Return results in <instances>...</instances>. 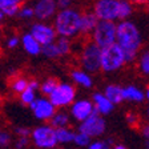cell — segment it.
Masks as SVG:
<instances>
[{"instance_id": "f35d334b", "label": "cell", "mask_w": 149, "mask_h": 149, "mask_svg": "<svg viewBox=\"0 0 149 149\" xmlns=\"http://www.w3.org/2000/svg\"><path fill=\"white\" fill-rule=\"evenodd\" d=\"M4 1H9V3L17 4V6H22V4L25 3V0H4Z\"/></svg>"}, {"instance_id": "ab89813d", "label": "cell", "mask_w": 149, "mask_h": 149, "mask_svg": "<svg viewBox=\"0 0 149 149\" xmlns=\"http://www.w3.org/2000/svg\"><path fill=\"white\" fill-rule=\"evenodd\" d=\"M112 148H115V149H127V145L117 143V144H113V145H112Z\"/></svg>"}, {"instance_id": "484cf974", "label": "cell", "mask_w": 149, "mask_h": 149, "mask_svg": "<svg viewBox=\"0 0 149 149\" xmlns=\"http://www.w3.org/2000/svg\"><path fill=\"white\" fill-rule=\"evenodd\" d=\"M112 145H113V140L112 139L97 137V139H92L88 148L89 149H109V148H112Z\"/></svg>"}, {"instance_id": "e575fe53", "label": "cell", "mask_w": 149, "mask_h": 149, "mask_svg": "<svg viewBox=\"0 0 149 149\" xmlns=\"http://www.w3.org/2000/svg\"><path fill=\"white\" fill-rule=\"evenodd\" d=\"M31 133V129H28L25 127H17L15 128V134L16 136H29Z\"/></svg>"}, {"instance_id": "30bf717a", "label": "cell", "mask_w": 149, "mask_h": 149, "mask_svg": "<svg viewBox=\"0 0 149 149\" xmlns=\"http://www.w3.org/2000/svg\"><path fill=\"white\" fill-rule=\"evenodd\" d=\"M28 107L31 109L32 115L35 116V118L41 123H48L57 109L52 104V101L48 99V96H43V95L37 96Z\"/></svg>"}, {"instance_id": "8d00e7d4", "label": "cell", "mask_w": 149, "mask_h": 149, "mask_svg": "<svg viewBox=\"0 0 149 149\" xmlns=\"http://www.w3.org/2000/svg\"><path fill=\"white\" fill-rule=\"evenodd\" d=\"M73 3H74V0H57L59 8H68V7H72Z\"/></svg>"}, {"instance_id": "60d3db41", "label": "cell", "mask_w": 149, "mask_h": 149, "mask_svg": "<svg viewBox=\"0 0 149 149\" xmlns=\"http://www.w3.org/2000/svg\"><path fill=\"white\" fill-rule=\"evenodd\" d=\"M144 97H145V100L149 102V85L144 89Z\"/></svg>"}, {"instance_id": "b9f144b4", "label": "cell", "mask_w": 149, "mask_h": 149, "mask_svg": "<svg viewBox=\"0 0 149 149\" xmlns=\"http://www.w3.org/2000/svg\"><path fill=\"white\" fill-rule=\"evenodd\" d=\"M3 19H4V15H3V13H1V12H0V23L3 22Z\"/></svg>"}, {"instance_id": "83f0119b", "label": "cell", "mask_w": 149, "mask_h": 149, "mask_svg": "<svg viewBox=\"0 0 149 149\" xmlns=\"http://www.w3.org/2000/svg\"><path fill=\"white\" fill-rule=\"evenodd\" d=\"M40 55L45 56L47 59H57L60 57L59 55V51H57V47H56L55 41L49 44H45V45H41V53Z\"/></svg>"}, {"instance_id": "4316f807", "label": "cell", "mask_w": 149, "mask_h": 149, "mask_svg": "<svg viewBox=\"0 0 149 149\" xmlns=\"http://www.w3.org/2000/svg\"><path fill=\"white\" fill-rule=\"evenodd\" d=\"M91 141H92V139H91L87 133H84V132L77 129V132H74L72 144H74L76 146H80V148H88Z\"/></svg>"}, {"instance_id": "44dd1931", "label": "cell", "mask_w": 149, "mask_h": 149, "mask_svg": "<svg viewBox=\"0 0 149 149\" xmlns=\"http://www.w3.org/2000/svg\"><path fill=\"white\" fill-rule=\"evenodd\" d=\"M53 128H63V127H69L71 124V115L68 112L61 111V109H56L51 120L48 121Z\"/></svg>"}, {"instance_id": "ffe728a7", "label": "cell", "mask_w": 149, "mask_h": 149, "mask_svg": "<svg viewBox=\"0 0 149 149\" xmlns=\"http://www.w3.org/2000/svg\"><path fill=\"white\" fill-rule=\"evenodd\" d=\"M104 95L115 105L124 102V99H123V87L118 85V84H108L105 87V89H104Z\"/></svg>"}, {"instance_id": "7a4b0ae2", "label": "cell", "mask_w": 149, "mask_h": 149, "mask_svg": "<svg viewBox=\"0 0 149 149\" xmlns=\"http://www.w3.org/2000/svg\"><path fill=\"white\" fill-rule=\"evenodd\" d=\"M92 12L99 20L117 23L133 15L134 6L129 0H95Z\"/></svg>"}, {"instance_id": "8fae6325", "label": "cell", "mask_w": 149, "mask_h": 149, "mask_svg": "<svg viewBox=\"0 0 149 149\" xmlns=\"http://www.w3.org/2000/svg\"><path fill=\"white\" fill-rule=\"evenodd\" d=\"M29 32L41 45L53 43L57 37V33H56L53 25L49 24L48 22H41V20H37L36 23H33L31 25Z\"/></svg>"}, {"instance_id": "f546056e", "label": "cell", "mask_w": 149, "mask_h": 149, "mask_svg": "<svg viewBox=\"0 0 149 149\" xmlns=\"http://www.w3.org/2000/svg\"><path fill=\"white\" fill-rule=\"evenodd\" d=\"M28 79L27 77H23V76H19V77H15L12 80V83H11V91H12L13 93H20L23 89H24L25 87L28 85Z\"/></svg>"}, {"instance_id": "cb8c5ba5", "label": "cell", "mask_w": 149, "mask_h": 149, "mask_svg": "<svg viewBox=\"0 0 149 149\" xmlns=\"http://www.w3.org/2000/svg\"><path fill=\"white\" fill-rule=\"evenodd\" d=\"M55 44H56V47H57L60 57H61V56H68L69 53L72 52V41L69 37L57 36L55 40Z\"/></svg>"}, {"instance_id": "6da1fadb", "label": "cell", "mask_w": 149, "mask_h": 149, "mask_svg": "<svg viewBox=\"0 0 149 149\" xmlns=\"http://www.w3.org/2000/svg\"><path fill=\"white\" fill-rule=\"evenodd\" d=\"M144 37L139 25L129 19L116 23V43L123 48L128 63H133L143 47Z\"/></svg>"}, {"instance_id": "f1b7e54d", "label": "cell", "mask_w": 149, "mask_h": 149, "mask_svg": "<svg viewBox=\"0 0 149 149\" xmlns=\"http://www.w3.org/2000/svg\"><path fill=\"white\" fill-rule=\"evenodd\" d=\"M16 16H19L22 20H31V19L35 17L33 7L28 6V4H22V6L19 7V11Z\"/></svg>"}, {"instance_id": "2e32d148", "label": "cell", "mask_w": 149, "mask_h": 149, "mask_svg": "<svg viewBox=\"0 0 149 149\" xmlns=\"http://www.w3.org/2000/svg\"><path fill=\"white\" fill-rule=\"evenodd\" d=\"M20 45L24 48V51L31 56H39L41 53V44L32 36L31 32L22 35L20 37Z\"/></svg>"}, {"instance_id": "52a82bcc", "label": "cell", "mask_w": 149, "mask_h": 149, "mask_svg": "<svg viewBox=\"0 0 149 149\" xmlns=\"http://www.w3.org/2000/svg\"><path fill=\"white\" fill-rule=\"evenodd\" d=\"M77 96V89L73 83H57L56 88L52 91L48 99L57 109H64L73 102Z\"/></svg>"}, {"instance_id": "836d02e7", "label": "cell", "mask_w": 149, "mask_h": 149, "mask_svg": "<svg viewBox=\"0 0 149 149\" xmlns=\"http://www.w3.org/2000/svg\"><path fill=\"white\" fill-rule=\"evenodd\" d=\"M139 116L136 115V113H132V112H130V113H128L127 115V123L129 125H132V127H136L137 124H139Z\"/></svg>"}, {"instance_id": "e0dca14e", "label": "cell", "mask_w": 149, "mask_h": 149, "mask_svg": "<svg viewBox=\"0 0 149 149\" xmlns=\"http://www.w3.org/2000/svg\"><path fill=\"white\" fill-rule=\"evenodd\" d=\"M123 99H124V101H128V102L140 104V102L145 101L144 89H141L137 85H133V84L125 85V87H123Z\"/></svg>"}, {"instance_id": "f6af8a7d", "label": "cell", "mask_w": 149, "mask_h": 149, "mask_svg": "<svg viewBox=\"0 0 149 149\" xmlns=\"http://www.w3.org/2000/svg\"><path fill=\"white\" fill-rule=\"evenodd\" d=\"M145 146H146V148L149 149V143H145Z\"/></svg>"}, {"instance_id": "d590c367", "label": "cell", "mask_w": 149, "mask_h": 149, "mask_svg": "<svg viewBox=\"0 0 149 149\" xmlns=\"http://www.w3.org/2000/svg\"><path fill=\"white\" fill-rule=\"evenodd\" d=\"M141 136L144 137L145 143H149V123H146L141 127Z\"/></svg>"}, {"instance_id": "277c9868", "label": "cell", "mask_w": 149, "mask_h": 149, "mask_svg": "<svg viewBox=\"0 0 149 149\" xmlns=\"http://www.w3.org/2000/svg\"><path fill=\"white\" fill-rule=\"evenodd\" d=\"M128 64L125 53L117 43L109 44L101 48L100 57V71L104 73H116Z\"/></svg>"}, {"instance_id": "7402d4cb", "label": "cell", "mask_w": 149, "mask_h": 149, "mask_svg": "<svg viewBox=\"0 0 149 149\" xmlns=\"http://www.w3.org/2000/svg\"><path fill=\"white\" fill-rule=\"evenodd\" d=\"M56 129V140H57V145H68L72 144L74 136V130L69 127L63 128H55Z\"/></svg>"}, {"instance_id": "4fadbf2b", "label": "cell", "mask_w": 149, "mask_h": 149, "mask_svg": "<svg viewBox=\"0 0 149 149\" xmlns=\"http://www.w3.org/2000/svg\"><path fill=\"white\" fill-rule=\"evenodd\" d=\"M32 7L35 11V19L41 22H49L59 9L57 0H36Z\"/></svg>"}, {"instance_id": "9c48e42d", "label": "cell", "mask_w": 149, "mask_h": 149, "mask_svg": "<svg viewBox=\"0 0 149 149\" xmlns=\"http://www.w3.org/2000/svg\"><path fill=\"white\" fill-rule=\"evenodd\" d=\"M79 130L87 133L91 139L101 137L107 130V120L104 118V116H101V115H99L97 112H95V113L91 115L88 118H85L84 121L79 123Z\"/></svg>"}, {"instance_id": "7c38bea8", "label": "cell", "mask_w": 149, "mask_h": 149, "mask_svg": "<svg viewBox=\"0 0 149 149\" xmlns=\"http://www.w3.org/2000/svg\"><path fill=\"white\" fill-rule=\"evenodd\" d=\"M95 107L89 99H74L69 105V115L76 123H81L95 113Z\"/></svg>"}, {"instance_id": "ee69618b", "label": "cell", "mask_w": 149, "mask_h": 149, "mask_svg": "<svg viewBox=\"0 0 149 149\" xmlns=\"http://www.w3.org/2000/svg\"><path fill=\"white\" fill-rule=\"evenodd\" d=\"M146 117H148V120H149V107L146 108Z\"/></svg>"}, {"instance_id": "3957f363", "label": "cell", "mask_w": 149, "mask_h": 149, "mask_svg": "<svg viewBox=\"0 0 149 149\" xmlns=\"http://www.w3.org/2000/svg\"><path fill=\"white\" fill-rule=\"evenodd\" d=\"M80 16L81 12L73 7L59 8L53 16V28L57 36H65L69 39L80 35Z\"/></svg>"}, {"instance_id": "4dcf8cb0", "label": "cell", "mask_w": 149, "mask_h": 149, "mask_svg": "<svg viewBox=\"0 0 149 149\" xmlns=\"http://www.w3.org/2000/svg\"><path fill=\"white\" fill-rule=\"evenodd\" d=\"M12 144V134L7 130H0V148H7Z\"/></svg>"}, {"instance_id": "7bdbcfd3", "label": "cell", "mask_w": 149, "mask_h": 149, "mask_svg": "<svg viewBox=\"0 0 149 149\" xmlns=\"http://www.w3.org/2000/svg\"><path fill=\"white\" fill-rule=\"evenodd\" d=\"M145 7H146V11H148V12H149V0H148V1H146Z\"/></svg>"}, {"instance_id": "d6a6232c", "label": "cell", "mask_w": 149, "mask_h": 149, "mask_svg": "<svg viewBox=\"0 0 149 149\" xmlns=\"http://www.w3.org/2000/svg\"><path fill=\"white\" fill-rule=\"evenodd\" d=\"M19 45H20V37H17L16 35L8 37V40H7V47H8L9 49H13V48H16V47H19Z\"/></svg>"}, {"instance_id": "d4e9b609", "label": "cell", "mask_w": 149, "mask_h": 149, "mask_svg": "<svg viewBox=\"0 0 149 149\" xmlns=\"http://www.w3.org/2000/svg\"><path fill=\"white\" fill-rule=\"evenodd\" d=\"M57 83H59L57 79L47 77L43 83H39V91H40V93L43 95V96H49L51 93H52V91L56 88Z\"/></svg>"}, {"instance_id": "9a60e30c", "label": "cell", "mask_w": 149, "mask_h": 149, "mask_svg": "<svg viewBox=\"0 0 149 149\" xmlns=\"http://www.w3.org/2000/svg\"><path fill=\"white\" fill-rule=\"evenodd\" d=\"M71 79L74 85L81 87L84 89H91L93 87V77L92 73L87 72L85 69H72L71 71Z\"/></svg>"}, {"instance_id": "5b68a950", "label": "cell", "mask_w": 149, "mask_h": 149, "mask_svg": "<svg viewBox=\"0 0 149 149\" xmlns=\"http://www.w3.org/2000/svg\"><path fill=\"white\" fill-rule=\"evenodd\" d=\"M29 140L36 148L40 149H53L57 146L56 129L49 123H43L31 129Z\"/></svg>"}, {"instance_id": "1f68e13d", "label": "cell", "mask_w": 149, "mask_h": 149, "mask_svg": "<svg viewBox=\"0 0 149 149\" xmlns=\"http://www.w3.org/2000/svg\"><path fill=\"white\" fill-rule=\"evenodd\" d=\"M29 144H31L29 136H17V139H16V141H15V146L17 149H24V148H27Z\"/></svg>"}, {"instance_id": "ac0fdd59", "label": "cell", "mask_w": 149, "mask_h": 149, "mask_svg": "<svg viewBox=\"0 0 149 149\" xmlns=\"http://www.w3.org/2000/svg\"><path fill=\"white\" fill-rule=\"evenodd\" d=\"M99 19L92 11L81 12L80 16V35H91L93 28L96 27Z\"/></svg>"}, {"instance_id": "8992f818", "label": "cell", "mask_w": 149, "mask_h": 149, "mask_svg": "<svg viewBox=\"0 0 149 149\" xmlns=\"http://www.w3.org/2000/svg\"><path fill=\"white\" fill-rule=\"evenodd\" d=\"M100 57H101V48L92 40H89L81 48L79 55V63L81 68L87 72L96 73L100 71Z\"/></svg>"}, {"instance_id": "74e56055", "label": "cell", "mask_w": 149, "mask_h": 149, "mask_svg": "<svg viewBox=\"0 0 149 149\" xmlns=\"http://www.w3.org/2000/svg\"><path fill=\"white\" fill-rule=\"evenodd\" d=\"M133 6H145L148 0H129Z\"/></svg>"}, {"instance_id": "603a6c76", "label": "cell", "mask_w": 149, "mask_h": 149, "mask_svg": "<svg viewBox=\"0 0 149 149\" xmlns=\"http://www.w3.org/2000/svg\"><path fill=\"white\" fill-rule=\"evenodd\" d=\"M136 60L139 72L145 77H149V49H145L143 52L140 51Z\"/></svg>"}, {"instance_id": "ba28073f", "label": "cell", "mask_w": 149, "mask_h": 149, "mask_svg": "<svg viewBox=\"0 0 149 149\" xmlns=\"http://www.w3.org/2000/svg\"><path fill=\"white\" fill-rule=\"evenodd\" d=\"M91 40L100 48L116 43V23L109 20H99L96 27L91 32Z\"/></svg>"}, {"instance_id": "d6986e66", "label": "cell", "mask_w": 149, "mask_h": 149, "mask_svg": "<svg viewBox=\"0 0 149 149\" xmlns=\"http://www.w3.org/2000/svg\"><path fill=\"white\" fill-rule=\"evenodd\" d=\"M37 91H39V81L29 80L28 85L19 93V99L24 105H29L32 101L37 97Z\"/></svg>"}, {"instance_id": "5bb4252c", "label": "cell", "mask_w": 149, "mask_h": 149, "mask_svg": "<svg viewBox=\"0 0 149 149\" xmlns=\"http://www.w3.org/2000/svg\"><path fill=\"white\" fill-rule=\"evenodd\" d=\"M92 104L95 111L101 116H108L115 111V104L104 95V92H95L92 95Z\"/></svg>"}]
</instances>
